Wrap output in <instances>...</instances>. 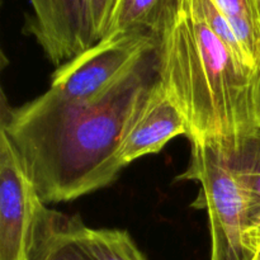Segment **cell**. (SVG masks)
Here are the masks:
<instances>
[{"label":"cell","mask_w":260,"mask_h":260,"mask_svg":"<svg viewBox=\"0 0 260 260\" xmlns=\"http://www.w3.org/2000/svg\"><path fill=\"white\" fill-rule=\"evenodd\" d=\"M155 57L95 98H70L50 88L3 112L0 131L43 202L74 201L117 179L124 169V134L157 79Z\"/></svg>","instance_id":"cell-1"},{"label":"cell","mask_w":260,"mask_h":260,"mask_svg":"<svg viewBox=\"0 0 260 260\" xmlns=\"http://www.w3.org/2000/svg\"><path fill=\"white\" fill-rule=\"evenodd\" d=\"M157 40V81L184 116L190 144L259 127L258 70L239 60L187 0L170 10Z\"/></svg>","instance_id":"cell-2"},{"label":"cell","mask_w":260,"mask_h":260,"mask_svg":"<svg viewBox=\"0 0 260 260\" xmlns=\"http://www.w3.org/2000/svg\"><path fill=\"white\" fill-rule=\"evenodd\" d=\"M177 179L200 183V197L193 206L207 211L210 260L253 259L245 244V201L221 147L215 142H192L189 165Z\"/></svg>","instance_id":"cell-3"},{"label":"cell","mask_w":260,"mask_h":260,"mask_svg":"<svg viewBox=\"0 0 260 260\" xmlns=\"http://www.w3.org/2000/svg\"><path fill=\"white\" fill-rule=\"evenodd\" d=\"M157 37L146 33L107 37L58 66L50 88L75 99L106 93L157 50Z\"/></svg>","instance_id":"cell-4"},{"label":"cell","mask_w":260,"mask_h":260,"mask_svg":"<svg viewBox=\"0 0 260 260\" xmlns=\"http://www.w3.org/2000/svg\"><path fill=\"white\" fill-rule=\"evenodd\" d=\"M45 206L9 139L0 131V260H29Z\"/></svg>","instance_id":"cell-5"},{"label":"cell","mask_w":260,"mask_h":260,"mask_svg":"<svg viewBox=\"0 0 260 260\" xmlns=\"http://www.w3.org/2000/svg\"><path fill=\"white\" fill-rule=\"evenodd\" d=\"M25 30L48 60L61 66L93 47L96 41L88 0H29Z\"/></svg>","instance_id":"cell-6"},{"label":"cell","mask_w":260,"mask_h":260,"mask_svg":"<svg viewBox=\"0 0 260 260\" xmlns=\"http://www.w3.org/2000/svg\"><path fill=\"white\" fill-rule=\"evenodd\" d=\"M188 131L184 116L156 79L129 122L119 149V161L126 168L140 157L157 154L177 136H188Z\"/></svg>","instance_id":"cell-7"},{"label":"cell","mask_w":260,"mask_h":260,"mask_svg":"<svg viewBox=\"0 0 260 260\" xmlns=\"http://www.w3.org/2000/svg\"><path fill=\"white\" fill-rule=\"evenodd\" d=\"M241 188L245 201V244L251 253L260 248V127L234 139L215 142Z\"/></svg>","instance_id":"cell-8"},{"label":"cell","mask_w":260,"mask_h":260,"mask_svg":"<svg viewBox=\"0 0 260 260\" xmlns=\"http://www.w3.org/2000/svg\"><path fill=\"white\" fill-rule=\"evenodd\" d=\"M79 216L43 207L36 228L29 260H94L80 239Z\"/></svg>","instance_id":"cell-9"},{"label":"cell","mask_w":260,"mask_h":260,"mask_svg":"<svg viewBox=\"0 0 260 260\" xmlns=\"http://www.w3.org/2000/svg\"><path fill=\"white\" fill-rule=\"evenodd\" d=\"M179 5H173L170 0H114L104 38L131 33L157 37L170 10Z\"/></svg>","instance_id":"cell-10"},{"label":"cell","mask_w":260,"mask_h":260,"mask_svg":"<svg viewBox=\"0 0 260 260\" xmlns=\"http://www.w3.org/2000/svg\"><path fill=\"white\" fill-rule=\"evenodd\" d=\"M254 69L260 68V17L256 0H216Z\"/></svg>","instance_id":"cell-11"},{"label":"cell","mask_w":260,"mask_h":260,"mask_svg":"<svg viewBox=\"0 0 260 260\" xmlns=\"http://www.w3.org/2000/svg\"><path fill=\"white\" fill-rule=\"evenodd\" d=\"M80 239L94 260H146L127 231L80 223Z\"/></svg>","instance_id":"cell-12"},{"label":"cell","mask_w":260,"mask_h":260,"mask_svg":"<svg viewBox=\"0 0 260 260\" xmlns=\"http://www.w3.org/2000/svg\"><path fill=\"white\" fill-rule=\"evenodd\" d=\"M114 0H88L91 25L96 41H102L108 29Z\"/></svg>","instance_id":"cell-13"},{"label":"cell","mask_w":260,"mask_h":260,"mask_svg":"<svg viewBox=\"0 0 260 260\" xmlns=\"http://www.w3.org/2000/svg\"><path fill=\"white\" fill-rule=\"evenodd\" d=\"M256 116L260 127V68L258 69V83H256Z\"/></svg>","instance_id":"cell-14"},{"label":"cell","mask_w":260,"mask_h":260,"mask_svg":"<svg viewBox=\"0 0 260 260\" xmlns=\"http://www.w3.org/2000/svg\"><path fill=\"white\" fill-rule=\"evenodd\" d=\"M251 260H260V248L256 249L255 253H254V256Z\"/></svg>","instance_id":"cell-15"},{"label":"cell","mask_w":260,"mask_h":260,"mask_svg":"<svg viewBox=\"0 0 260 260\" xmlns=\"http://www.w3.org/2000/svg\"><path fill=\"white\" fill-rule=\"evenodd\" d=\"M256 7H258V12H259V17H260V0H256Z\"/></svg>","instance_id":"cell-16"}]
</instances>
